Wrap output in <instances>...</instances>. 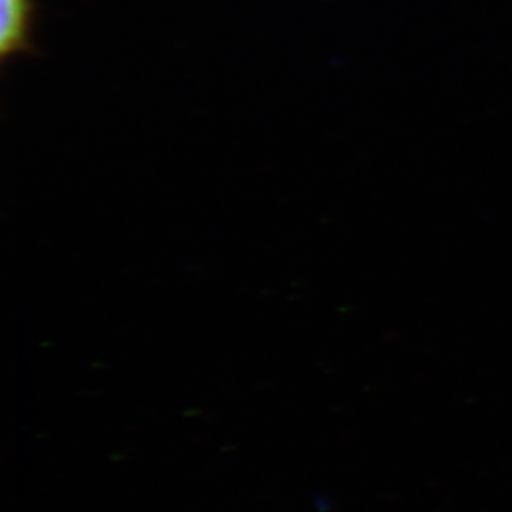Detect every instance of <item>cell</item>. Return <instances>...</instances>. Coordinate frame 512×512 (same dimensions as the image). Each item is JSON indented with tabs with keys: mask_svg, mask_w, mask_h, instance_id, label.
<instances>
[{
	"mask_svg": "<svg viewBox=\"0 0 512 512\" xmlns=\"http://www.w3.org/2000/svg\"><path fill=\"white\" fill-rule=\"evenodd\" d=\"M0 58L2 63L17 55L35 54L32 42L34 0H0Z\"/></svg>",
	"mask_w": 512,
	"mask_h": 512,
	"instance_id": "6da1fadb",
	"label": "cell"
}]
</instances>
